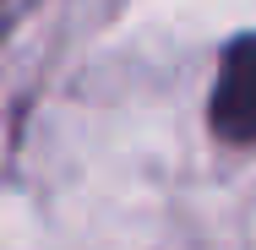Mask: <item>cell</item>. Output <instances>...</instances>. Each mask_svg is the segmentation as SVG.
<instances>
[{
  "instance_id": "1",
  "label": "cell",
  "mask_w": 256,
  "mask_h": 250,
  "mask_svg": "<svg viewBox=\"0 0 256 250\" xmlns=\"http://www.w3.org/2000/svg\"><path fill=\"white\" fill-rule=\"evenodd\" d=\"M207 120L224 142H256V33H240L224 49Z\"/></svg>"
}]
</instances>
